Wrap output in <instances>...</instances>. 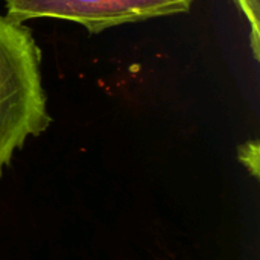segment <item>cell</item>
Masks as SVG:
<instances>
[{
  "instance_id": "cell-1",
  "label": "cell",
  "mask_w": 260,
  "mask_h": 260,
  "mask_svg": "<svg viewBox=\"0 0 260 260\" xmlns=\"http://www.w3.org/2000/svg\"><path fill=\"white\" fill-rule=\"evenodd\" d=\"M50 123L41 49L30 27L0 14V175L26 140Z\"/></svg>"
},
{
  "instance_id": "cell-2",
  "label": "cell",
  "mask_w": 260,
  "mask_h": 260,
  "mask_svg": "<svg viewBox=\"0 0 260 260\" xmlns=\"http://www.w3.org/2000/svg\"><path fill=\"white\" fill-rule=\"evenodd\" d=\"M195 0H5L6 17L24 23L58 18L82 26L90 35L110 27L186 14Z\"/></svg>"
},
{
  "instance_id": "cell-3",
  "label": "cell",
  "mask_w": 260,
  "mask_h": 260,
  "mask_svg": "<svg viewBox=\"0 0 260 260\" xmlns=\"http://www.w3.org/2000/svg\"><path fill=\"white\" fill-rule=\"evenodd\" d=\"M244 15L250 30V49L256 62L260 61V0H232Z\"/></svg>"
},
{
  "instance_id": "cell-4",
  "label": "cell",
  "mask_w": 260,
  "mask_h": 260,
  "mask_svg": "<svg viewBox=\"0 0 260 260\" xmlns=\"http://www.w3.org/2000/svg\"><path fill=\"white\" fill-rule=\"evenodd\" d=\"M239 161L248 169V172L256 178H260V143L257 139L248 140L238 148Z\"/></svg>"
}]
</instances>
